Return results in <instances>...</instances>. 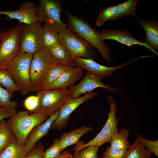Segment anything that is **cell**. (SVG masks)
<instances>
[{
  "label": "cell",
  "mask_w": 158,
  "mask_h": 158,
  "mask_svg": "<svg viewBox=\"0 0 158 158\" xmlns=\"http://www.w3.org/2000/svg\"><path fill=\"white\" fill-rule=\"evenodd\" d=\"M68 18L66 27L98 50L107 63L110 60L109 47L100 38V32L92 27L82 17L77 16L64 10Z\"/></svg>",
  "instance_id": "obj_1"
},
{
  "label": "cell",
  "mask_w": 158,
  "mask_h": 158,
  "mask_svg": "<svg viewBox=\"0 0 158 158\" xmlns=\"http://www.w3.org/2000/svg\"><path fill=\"white\" fill-rule=\"evenodd\" d=\"M33 56L20 52L10 62L6 69L23 95L31 92L30 71Z\"/></svg>",
  "instance_id": "obj_2"
},
{
  "label": "cell",
  "mask_w": 158,
  "mask_h": 158,
  "mask_svg": "<svg viewBox=\"0 0 158 158\" xmlns=\"http://www.w3.org/2000/svg\"><path fill=\"white\" fill-rule=\"evenodd\" d=\"M47 117L41 114H29L27 111L17 112L6 122L15 134L18 141L25 145L27 138L32 129L47 119Z\"/></svg>",
  "instance_id": "obj_3"
},
{
  "label": "cell",
  "mask_w": 158,
  "mask_h": 158,
  "mask_svg": "<svg viewBox=\"0 0 158 158\" xmlns=\"http://www.w3.org/2000/svg\"><path fill=\"white\" fill-rule=\"evenodd\" d=\"M71 92L66 90H41L37 92L38 105L30 114H41L49 116L59 110L63 104L71 98Z\"/></svg>",
  "instance_id": "obj_4"
},
{
  "label": "cell",
  "mask_w": 158,
  "mask_h": 158,
  "mask_svg": "<svg viewBox=\"0 0 158 158\" xmlns=\"http://www.w3.org/2000/svg\"><path fill=\"white\" fill-rule=\"evenodd\" d=\"M58 64L47 50L42 47L33 55L30 68L31 92L42 90L45 76L49 70Z\"/></svg>",
  "instance_id": "obj_5"
},
{
  "label": "cell",
  "mask_w": 158,
  "mask_h": 158,
  "mask_svg": "<svg viewBox=\"0 0 158 158\" xmlns=\"http://www.w3.org/2000/svg\"><path fill=\"white\" fill-rule=\"evenodd\" d=\"M110 107L109 112L107 114L108 118L103 127L99 133L92 139L85 144L78 142L73 150H75L73 154L80 151L83 149L91 145L99 147L107 142H109L113 135L118 132V120L116 116V104L114 98L111 96L107 97Z\"/></svg>",
  "instance_id": "obj_6"
},
{
  "label": "cell",
  "mask_w": 158,
  "mask_h": 158,
  "mask_svg": "<svg viewBox=\"0 0 158 158\" xmlns=\"http://www.w3.org/2000/svg\"><path fill=\"white\" fill-rule=\"evenodd\" d=\"M20 24L0 32V69H6L10 62L20 51Z\"/></svg>",
  "instance_id": "obj_7"
},
{
  "label": "cell",
  "mask_w": 158,
  "mask_h": 158,
  "mask_svg": "<svg viewBox=\"0 0 158 158\" xmlns=\"http://www.w3.org/2000/svg\"><path fill=\"white\" fill-rule=\"evenodd\" d=\"M20 24V52L33 55L42 47L41 22L37 21L31 24Z\"/></svg>",
  "instance_id": "obj_8"
},
{
  "label": "cell",
  "mask_w": 158,
  "mask_h": 158,
  "mask_svg": "<svg viewBox=\"0 0 158 158\" xmlns=\"http://www.w3.org/2000/svg\"><path fill=\"white\" fill-rule=\"evenodd\" d=\"M62 4L58 0H40L37 6L38 21L43 22L54 28L59 33L66 28L60 16Z\"/></svg>",
  "instance_id": "obj_9"
},
{
  "label": "cell",
  "mask_w": 158,
  "mask_h": 158,
  "mask_svg": "<svg viewBox=\"0 0 158 158\" xmlns=\"http://www.w3.org/2000/svg\"><path fill=\"white\" fill-rule=\"evenodd\" d=\"M59 42L70 52L72 57L93 59L96 57L93 47L69 29L59 33Z\"/></svg>",
  "instance_id": "obj_10"
},
{
  "label": "cell",
  "mask_w": 158,
  "mask_h": 158,
  "mask_svg": "<svg viewBox=\"0 0 158 158\" xmlns=\"http://www.w3.org/2000/svg\"><path fill=\"white\" fill-rule=\"evenodd\" d=\"M98 94L97 92L92 91L87 92L80 97L69 99L59 110L58 116L52 124L50 129L60 130L66 128L72 112L82 103L94 97Z\"/></svg>",
  "instance_id": "obj_11"
},
{
  "label": "cell",
  "mask_w": 158,
  "mask_h": 158,
  "mask_svg": "<svg viewBox=\"0 0 158 158\" xmlns=\"http://www.w3.org/2000/svg\"><path fill=\"white\" fill-rule=\"evenodd\" d=\"M145 57L144 56H140L118 66L108 67L97 63L92 59L73 57L75 66L90 72L100 80L109 76L114 71L121 68L132 62Z\"/></svg>",
  "instance_id": "obj_12"
},
{
  "label": "cell",
  "mask_w": 158,
  "mask_h": 158,
  "mask_svg": "<svg viewBox=\"0 0 158 158\" xmlns=\"http://www.w3.org/2000/svg\"><path fill=\"white\" fill-rule=\"evenodd\" d=\"M99 87L106 89L115 93L122 92L116 87L104 84L96 76L87 71L80 82L69 89L71 92V98H74L80 97L83 94L92 91L95 89Z\"/></svg>",
  "instance_id": "obj_13"
},
{
  "label": "cell",
  "mask_w": 158,
  "mask_h": 158,
  "mask_svg": "<svg viewBox=\"0 0 158 158\" xmlns=\"http://www.w3.org/2000/svg\"><path fill=\"white\" fill-rule=\"evenodd\" d=\"M99 36L103 41L106 40H115L126 45L130 48L132 46L134 45L143 46L150 50L157 56L158 55V52L151 47L145 42L140 41L133 37L129 32L125 30H114L106 28L100 32Z\"/></svg>",
  "instance_id": "obj_14"
},
{
  "label": "cell",
  "mask_w": 158,
  "mask_h": 158,
  "mask_svg": "<svg viewBox=\"0 0 158 158\" xmlns=\"http://www.w3.org/2000/svg\"><path fill=\"white\" fill-rule=\"evenodd\" d=\"M37 7L31 2H24L20 4L18 10H0V15H6L10 19L17 20L20 23L31 24L38 21Z\"/></svg>",
  "instance_id": "obj_15"
},
{
  "label": "cell",
  "mask_w": 158,
  "mask_h": 158,
  "mask_svg": "<svg viewBox=\"0 0 158 158\" xmlns=\"http://www.w3.org/2000/svg\"><path fill=\"white\" fill-rule=\"evenodd\" d=\"M83 74V70L79 67L69 68L53 83L42 90L67 89L73 86Z\"/></svg>",
  "instance_id": "obj_16"
},
{
  "label": "cell",
  "mask_w": 158,
  "mask_h": 158,
  "mask_svg": "<svg viewBox=\"0 0 158 158\" xmlns=\"http://www.w3.org/2000/svg\"><path fill=\"white\" fill-rule=\"evenodd\" d=\"M59 114V110L49 116L45 121L35 127L30 132L25 145L28 154L39 140L48 133L49 130Z\"/></svg>",
  "instance_id": "obj_17"
},
{
  "label": "cell",
  "mask_w": 158,
  "mask_h": 158,
  "mask_svg": "<svg viewBox=\"0 0 158 158\" xmlns=\"http://www.w3.org/2000/svg\"><path fill=\"white\" fill-rule=\"evenodd\" d=\"M47 50L58 64L69 68L75 66L71 53L60 42Z\"/></svg>",
  "instance_id": "obj_18"
},
{
  "label": "cell",
  "mask_w": 158,
  "mask_h": 158,
  "mask_svg": "<svg viewBox=\"0 0 158 158\" xmlns=\"http://www.w3.org/2000/svg\"><path fill=\"white\" fill-rule=\"evenodd\" d=\"M137 20L145 30L146 35V42L153 49H158V22L153 18L150 20H140L137 17Z\"/></svg>",
  "instance_id": "obj_19"
},
{
  "label": "cell",
  "mask_w": 158,
  "mask_h": 158,
  "mask_svg": "<svg viewBox=\"0 0 158 158\" xmlns=\"http://www.w3.org/2000/svg\"><path fill=\"white\" fill-rule=\"evenodd\" d=\"M93 130L89 126H84L63 133L59 139L61 151L69 146L77 144L83 135Z\"/></svg>",
  "instance_id": "obj_20"
},
{
  "label": "cell",
  "mask_w": 158,
  "mask_h": 158,
  "mask_svg": "<svg viewBox=\"0 0 158 158\" xmlns=\"http://www.w3.org/2000/svg\"><path fill=\"white\" fill-rule=\"evenodd\" d=\"M28 153L25 145L16 140L8 145L0 153V158H25Z\"/></svg>",
  "instance_id": "obj_21"
},
{
  "label": "cell",
  "mask_w": 158,
  "mask_h": 158,
  "mask_svg": "<svg viewBox=\"0 0 158 158\" xmlns=\"http://www.w3.org/2000/svg\"><path fill=\"white\" fill-rule=\"evenodd\" d=\"M42 47L48 49L59 42V32L45 24L42 27Z\"/></svg>",
  "instance_id": "obj_22"
},
{
  "label": "cell",
  "mask_w": 158,
  "mask_h": 158,
  "mask_svg": "<svg viewBox=\"0 0 158 158\" xmlns=\"http://www.w3.org/2000/svg\"><path fill=\"white\" fill-rule=\"evenodd\" d=\"M130 132L125 127L120 128V130L112 136L110 141V147L114 149L127 150L130 144L128 139Z\"/></svg>",
  "instance_id": "obj_23"
},
{
  "label": "cell",
  "mask_w": 158,
  "mask_h": 158,
  "mask_svg": "<svg viewBox=\"0 0 158 158\" xmlns=\"http://www.w3.org/2000/svg\"><path fill=\"white\" fill-rule=\"evenodd\" d=\"M152 154L144 148L137 137L128 148L124 158H151Z\"/></svg>",
  "instance_id": "obj_24"
},
{
  "label": "cell",
  "mask_w": 158,
  "mask_h": 158,
  "mask_svg": "<svg viewBox=\"0 0 158 158\" xmlns=\"http://www.w3.org/2000/svg\"><path fill=\"white\" fill-rule=\"evenodd\" d=\"M17 140L14 133L4 119L0 122V153L9 144Z\"/></svg>",
  "instance_id": "obj_25"
},
{
  "label": "cell",
  "mask_w": 158,
  "mask_h": 158,
  "mask_svg": "<svg viewBox=\"0 0 158 158\" xmlns=\"http://www.w3.org/2000/svg\"><path fill=\"white\" fill-rule=\"evenodd\" d=\"M138 0H128L117 5L116 14L111 20H118L125 16L132 15L135 18V7Z\"/></svg>",
  "instance_id": "obj_26"
},
{
  "label": "cell",
  "mask_w": 158,
  "mask_h": 158,
  "mask_svg": "<svg viewBox=\"0 0 158 158\" xmlns=\"http://www.w3.org/2000/svg\"><path fill=\"white\" fill-rule=\"evenodd\" d=\"M69 68L58 63L51 67L45 76L42 90L53 83Z\"/></svg>",
  "instance_id": "obj_27"
},
{
  "label": "cell",
  "mask_w": 158,
  "mask_h": 158,
  "mask_svg": "<svg viewBox=\"0 0 158 158\" xmlns=\"http://www.w3.org/2000/svg\"><path fill=\"white\" fill-rule=\"evenodd\" d=\"M0 85L11 93L19 91L18 88L6 69H0Z\"/></svg>",
  "instance_id": "obj_28"
},
{
  "label": "cell",
  "mask_w": 158,
  "mask_h": 158,
  "mask_svg": "<svg viewBox=\"0 0 158 158\" xmlns=\"http://www.w3.org/2000/svg\"><path fill=\"white\" fill-rule=\"evenodd\" d=\"M117 5L108 6L101 9L96 21L98 27L102 25L108 20H111L115 16Z\"/></svg>",
  "instance_id": "obj_29"
},
{
  "label": "cell",
  "mask_w": 158,
  "mask_h": 158,
  "mask_svg": "<svg viewBox=\"0 0 158 158\" xmlns=\"http://www.w3.org/2000/svg\"><path fill=\"white\" fill-rule=\"evenodd\" d=\"M12 95L0 85V107L11 109H16L17 103L11 100Z\"/></svg>",
  "instance_id": "obj_30"
},
{
  "label": "cell",
  "mask_w": 158,
  "mask_h": 158,
  "mask_svg": "<svg viewBox=\"0 0 158 158\" xmlns=\"http://www.w3.org/2000/svg\"><path fill=\"white\" fill-rule=\"evenodd\" d=\"M99 147L96 145L89 146L74 154L73 158H98L97 153Z\"/></svg>",
  "instance_id": "obj_31"
},
{
  "label": "cell",
  "mask_w": 158,
  "mask_h": 158,
  "mask_svg": "<svg viewBox=\"0 0 158 158\" xmlns=\"http://www.w3.org/2000/svg\"><path fill=\"white\" fill-rule=\"evenodd\" d=\"M61 151L59 139H56L54 140L52 144L44 152V158H55L59 155Z\"/></svg>",
  "instance_id": "obj_32"
},
{
  "label": "cell",
  "mask_w": 158,
  "mask_h": 158,
  "mask_svg": "<svg viewBox=\"0 0 158 158\" xmlns=\"http://www.w3.org/2000/svg\"><path fill=\"white\" fill-rule=\"evenodd\" d=\"M143 146L147 150L158 157V140H151L145 139L139 134L137 137Z\"/></svg>",
  "instance_id": "obj_33"
},
{
  "label": "cell",
  "mask_w": 158,
  "mask_h": 158,
  "mask_svg": "<svg viewBox=\"0 0 158 158\" xmlns=\"http://www.w3.org/2000/svg\"><path fill=\"white\" fill-rule=\"evenodd\" d=\"M127 150L116 149L110 146L107 147L103 153L102 158H124Z\"/></svg>",
  "instance_id": "obj_34"
},
{
  "label": "cell",
  "mask_w": 158,
  "mask_h": 158,
  "mask_svg": "<svg viewBox=\"0 0 158 158\" xmlns=\"http://www.w3.org/2000/svg\"><path fill=\"white\" fill-rule=\"evenodd\" d=\"M44 148L41 142H37L34 145L25 158H44Z\"/></svg>",
  "instance_id": "obj_35"
},
{
  "label": "cell",
  "mask_w": 158,
  "mask_h": 158,
  "mask_svg": "<svg viewBox=\"0 0 158 158\" xmlns=\"http://www.w3.org/2000/svg\"><path fill=\"white\" fill-rule=\"evenodd\" d=\"M39 98L37 96L32 95L28 97L24 101V105L25 108L30 112L35 110L38 105Z\"/></svg>",
  "instance_id": "obj_36"
},
{
  "label": "cell",
  "mask_w": 158,
  "mask_h": 158,
  "mask_svg": "<svg viewBox=\"0 0 158 158\" xmlns=\"http://www.w3.org/2000/svg\"><path fill=\"white\" fill-rule=\"evenodd\" d=\"M17 112L16 109H9L0 107V122L5 118L12 117Z\"/></svg>",
  "instance_id": "obj_37"
},
{
  "label": "cell",
  "mask_w": 158,
  "mask_h": 158,
  "mask_svg": "<svg viewBox=\"0 0 158 158\" xmlns=\"http://www.w3.org/2000/svg\"><path fill=\"white\" fill-rule=\"evenodd\" d=\"M73 156L68 151H65L61 153L55 158H73Z\"/></svg>",
  "instance_id": "obj_38"
},
{
  "label": "cell",
  "mask_w": 158,
  "mask_h": 158,
  "mask_svg": "<svg viewBox=\"0 0 158 158\" xmlns=\"http://www.w3.org/2000/svg\"><path fill=\"white\" fill-rule=\"evenodd\" d=\"M1 35H0V40H1Z\"/></svg>",
  "instance_id": "obj_39"
}]
</instances>
